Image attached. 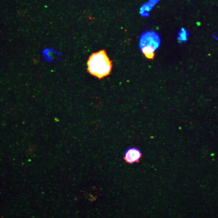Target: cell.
Returning <instances> with one entry per match:
<instances>
[{
    "label": "cell",
    "instance_id": "1",
    "mask_svg": "<svg viewBox=\"0 0 218 218\" xmlns=\"http://www.w3.org/2000/svg\"><path fill=\"white\" fill-rule=\"evenodd\" d=\"M104 50L93 53L90 56L87 65L90 74L99 79L108 76L111 72L112 64Z\"/></svg>",
    "mask_w": 218,
    "mask_h": 218
},
{
    "label": "cell",
    "instance_id": "2",
    "mask_svg": "<svg viewBox=\"0 0 218 218\" xmlns=\"http://www.w3.org/2000/svg\"><path fill=\"white\" fill-rule=\"evenodd\" d=\"M160 37L156 33L147 32L141 36L140 41L141 49L145 47L153 48L155 50L158 49L160 45Z\"/></svg>",
    "mask_w": 218,
    "mask_h": 218
},
{
    "label": "cell",
    "instance_id": "3",
    "mask_svg": "<svg viewBox=\"0 0 218 218\" xmlns=\"http://www.w3.org/2000/svg\"><path fill=\"white\" fill-rule=\"evenodd\" d=\"M142 156V154L138 148H129L126 151L124 157L126 162L131 164L138 162Z\"/></svg>",
    "mask_w": 218,
    "mask_h": 218
},
{
    "label": "cell",
    "instance_id": "4",
    "mask_svg": "<svg viewBox=\"0 0 218 218\" xmlns=\"http://www.w3.org/2000/svg\"><path fill=\"white\" fill-rule=\"evenodd\" d=\"M181 32L179 34V40L180 41L184 42L187 39V34L186 32Z\"/></svg>",
    "mask_w": 218,
    "mask_h": 218
}]
</instances>
